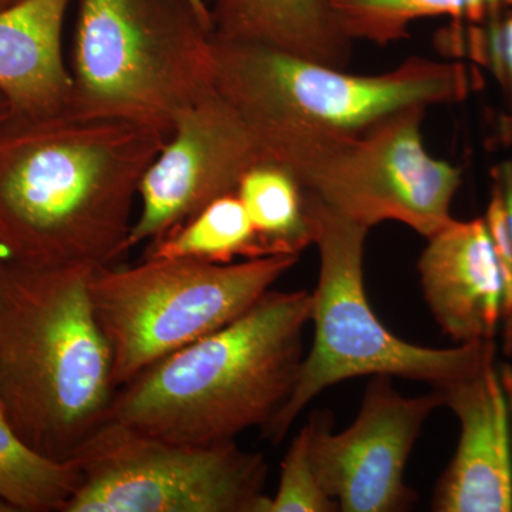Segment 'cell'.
<instances>
[{"label":"cell","mask_w":512,"mask_h":512,"mask_svg":"<svg viewBox=\"0 0 512 512\" xmlns=\"http://www.w3.org/2000/svg\"><path fill=\"white\" fill-rule=\"evenodd\" d=\"M464 55L488 67L512 99V12L491 18L485 29L470 26Z\"/></svg>","instance_id":"21"},{"label":"cell","mask_w":512,"mask_h":512,"mask_svg":"<svg viewBox=\"0 0 512 512\" xmlns=\"http://www.w3.org/2000/svg\"><path fill=\"white\" fill-rule=\"evenodd\" d=\"M500 138L505 144H512V114L511 116L501 117L500 120Z\"/></svg>","instance_id":"24"},{"label":"cell","mask_w":512,"mask_h":512,"mask_svg":"<svg viewBox=\"0 0 512 512\" xmlns=\"http://www.w3.org/2000/svg\"><path fill=\"white\" fill-rule=\"evenodd\" d=\"M262 160L247 123L217 90L180 111L141 178L128 251L163 238L210 202L237 192L245 173Z\"/></svg>","instance_id":"11"},{"label":"cell","mask_w":512,"mask_h":512,"mask_svg":"<svg viewBox=\"0 0 512 512\" xmlns=\"http://www.w3.org/2000/svg\"><path fill=\"white\" fill-rule=\"evenodd\" d=\"M311 311L312 292L271 289L234 322L119 387L106 420L195 446L264 430L298 380Z\"/></svg>","instance_id":"2"},{"label":"cell","mask_w":512,"mask_h":512,"mask_svg":"<svg viewBox=\"0 0 512 512\" xmlns=\"http://www.w3.org/2000/svg\"><path fill=\"white\" fill-rule=\"evenodd\" d=\"M212 35L345 69L352 43L336 23L332 0H215Z\"/></svg>","instance_id":"15"},{"label":"cell","mask_w":512,"mask_h":512,"mask_svg":"<svg viewBox=\"0 0 512 512\" xmlns=\"http://www.w3.org/2000/svg\"><path fill=\"white\" fill-rule=\"evenodd\" d=\"M70 0H19L0 10V93L18 113L66 109L72 76L63 56Z\"/></svg>","instance_id":"14"},{"label":"cell","mask_w":512,"mask_h":512,"mask_svg":"<svg viewBox=\"0 0 512 512\" xmlns=\"http://www.w3.org/2000/svg\"><path fill=\"white\" fill-rule=\"evenodd\" d=\"M72 458L82 483L63 512H269L264 454L237 441L173 443L106 420Z\"/></svg>","instance_id":"9"},{"label":"cell","mask_w":512,"mask_h":512,"mask_svg":"<svg viewBox=\"0 0 512 512\" xmlns=\"http://www.w3.org/2000/svg\"><path fill=\"white\" fill-rule=\"evenodd\" d=\"M214 89L249 130L312 127L359 131L409 107L457 104L483 84L461 62L413 56L376 76L346 73L249 43L212 35Z\"/></svg>","instance_id":"7"},{"label":"cell","mask_w":512,"mask_h":512,"mask_svg":"<svg viewBox=\"0 0 512 512\" xmlns=\"http://www.w3.org/2000/svg\"><path fill=\"white\" fill-rule=\"evenodd\" d=\"M70 109L173 131L214 90L212 28L187 0H79Z\"/></svg>","instance_id":"5"},{"label":"cell","mask_w":512,"mask_h":512,"mask_svg":"<svg viewBox=\"0 0 512 512\" xmlns=\"http://www.w3.org/2000/svg\"><path fill=\"white\" fill-rule=\"evenodd\" d=\"M9 110V101L6 100V97L3 96L2 93H0V116H3V114L8 113Z\"/></svg>","instance_id":"25"},{"label":"cell","mask_w":512,"mask_h":512,"mask_svg":"<svg viewBox=\"0 0 512 512\" xmlns=\"http://www.w3.org/2000/svg\"><path fill=\"white\" fill-rule=\"evenodd\" d=\"M16 2H19V0H16Z\"/></svg>","instance_id":"29"},{"label":"cell","mask_w":512,"mask_h":512,"mask_svg":"<svg viewBox=\"0 0 512 512\" xmlns=\"http://www.w3.org/2000/svg\"><path fill=\"white\" fill-rule=\"evenodd\" d=\"M238 197L266 255H301L313 245V227L305 188L285 168L262 160L245 173Z\"/></svg>","instance_id":"16"},{"label":"cell","mask_w":512,"mask_h":512,"mask_svg":"<svg viewBox=\"0 0 512 512\" xmlns=\"http://www.w3.org/2000/svg\"><path fill=\"white\" fill-rule=\"evenodd\" d=\"M441 406L436 389L404 397L389 376H375L342 433H333L329 414H312L305 426L313 470L339 511L397 512L412 505L416 495L404 484V470L424 423Z\"/></svg>","instance_id":"10"},{"label":"cell","mask_w":512,"mask_h":512,"mask_svg":"<svg viewBox=\"0 0 512 512\" xmlns=\"http://www.w3.org/2000/svg\"><path fill=\"white\" fill-rule=\"evenodd\" d=\"M490 237L493 239L495 254L503 278V318L505 350L512 353V237L505 211L503 191L494 177L493 190L485 214Z\"/></svg>","instance_id":"22"},{"label":"cell","mask_w":512,"mask_h":512,"mask_svg":"<svg viewBox=\"0 0 512 512\" xmlns=\"http://www.w3.org/2000/svg\"><path fill=\"white\" fill-rule=\"evenodd\" d=\"M427 241L417 269L437 325L458 345L494 340L503 278L484 218L453 220Z\"/></svg>","instance_id":"13"},{"label":"cell","mask_w":512,"mask_h":512,"mask_svg":"<svg viewBox=\"0 0 512 512\" xmlns=\"http://www.w3.org/2000/svg\"><path fill=\"white\" fill-rule=\"evenodd\" d=\"M80 483L74 458L55 460L30 447L0 406V500L15 512H63Z\"/></svg>","instance_id":"18"},{"label":"cell","mask_w":512,"mask_h":512,"mask_svg":"<svg viewBox=\"0 0 512 512\" xmlns=\"http://www.w3.org/2000/svg\"><path fill=\"white\" fill-rule=\"evenodd\" d=\"M187 2L190 3L191 8L195 10V13H197V15L212 28L211 12L207 3H205V0H187Z\"/></svg>","instance_id":"23"},{"label":"cell","mask_w":512,"mask_h":512,"mask_svg":"<svg viewBox=\"0 0 512 512\" xmlns=\"http://www.w3.org/2000/svg\"><path fill=\"white\" fill-rule=\"evenodd\" d=\"M338 504L320 485L309 454L306 426L292 440L282 461L278 490L269 500V512H335Z\"/></svg>","instance_id":"20"},{"label":"cell","mask_w":512,"mask_h":512,"mask_svg":"<svg viewBox=\"0 0 512 512\" xmlns=\"http://www.w3.org/2000/svg\"><path fill=\"white\" fill-rule=\"evenodd\" d=\"M460 423V440L436 491L437 512H512V416L495 360L436 389Z\"/></svg>","instance_id":"12"},{"label":"cell","mask_w":512,"mask_h":512,"mask_svg":"<svg viewBox=\"0 0 512 512\" xmlns=\"http://www.w3.org/2000/svg\"><path fill=\"white\" fill-rule=\"evenodd\" d=\"M2 264H3L2 259H0V265H2Z\"/></svg>","instance_id":"28"},{"label":"cell","mask_w":512,"mask_h":512,"mask_svg":"<svg viewBox=\"0 0 512 512\" xmlns=\"http://www.w3.org/2000/svg\"><path fill=\"white\" fill-rule=\"evenodd\" d=\"M170 131L80 113L0 116V259L99 269L128 252L134 201Z\"/></svg>","instance_id":"1"},{"label":"cell","mask_w":512,"mask_h":512,"mask_svg":"<svg viewBox=\"0 0 512 512\" xmlns=\"http://www.w3.org/2000/svg\"><path fill=\"white\" fill-rule=\"evenodd\" d=\"M306 198L319 251L311 311L315 333L291 396L262 430L265 440L281 443L315 397L353 377H402L441 389L495 360L494 340L433 349L393 335L377 319L366 295L363 262L369 228L330 210L308 192Z\"/></svg>","instance_id":"4"},{"label":"cell","mask_w":512,"mask_h":512,"mask_svg":"<svg viewBox=\"0 0 512 512\" xmlns=\"http://www.w3.org/2000/svg\"><path fill=\"white\" fill-rule=\"evenodd\" d=\"M13 3H16V0H0V10L9 8Z\"/></svg>","instance_id":"27"},{"label":"cell","mask_w":512,"mask_h":512,"mask_svg":"<svg viewBox=\"0 0 512 512\" xmlns=\"http://www.w3.org/2000/svg\"><path fill=\"white\" fill-rule=\"evenodd\" d=\"M298 259L271 255L211 264L143 258L134 266L94 269L90 298L110 345L116 389L244 315Z\"/></svg>","instance_id":"8"},{"label":"cell","mask_w":512,"mask_h":512,"mask_svg":"<svg viewBox=\"0 0 512 512\" xmlns=\"http://www.w3.org/2000/svg\"><path fill=\"white\" fill-rule=\"evenodd\" d=\"M0 512H15L9 504H6L5 501L0 500Z\"/></svg>","instance_id":"26"},{"label":"cell","mask_w":512,"mask_h":512,"mask_svg":"<svg viewBox=\"0 0 512 512\" xmlns=\"http://www.w3.org/2000/svg\"><path fill=\"white\" fill-rule=\"evenodd\" d=\"M426 110L409 107L359 131L288 127L251 133L264 160L288 168L330 210L369 229L402 222L430 238L454 220L450 208L461 171L424 147Z\"/></svg>","instance_id":"6"},{"label":"cell","mask_w":512,"mask_h":512,"mask_svg":"<svg viewBox=\"0 0 512 512\" xmlns=\"http://www.w3.org/2000/svg\"><path fill=\"white\" fill-rule=\"evenodd\" d=\"M266 255L237 192L210 202L190 220L150 242L144 259H195L211 264H231Z\"/></svg>","instance_id":"17"},{"label":"cell","mask_w":512,"mask_h":512,"mask_svg":"<svg viewBox=\"0 0 512 512\" xmlns=\"http://www.w3.org/2000/svg\"><path fill=\"white\" fill-rule=\"evenodd\" d=\"M94 269L0 265V406L30 447L70 460L117 389L94 315Z\"/></svg>","instance_id":"3"},{"label":"cell","mask_w":512,"mask_h":512,"mask_svg":"<svg viewBox=\"0 0 512 512\" xmlns=\"http://www.w3.org/2000/svg\"><path fill=\"white\" fill-rule=\"evenodd\" d=\"M332 10L350 42L386 46L406 39L419 19L450 16L477 25L488 16V0H332Z\"/></svg>","instance_id":"19"}]
</instances>
